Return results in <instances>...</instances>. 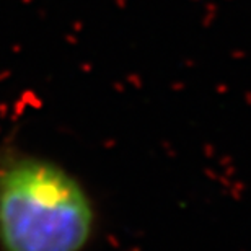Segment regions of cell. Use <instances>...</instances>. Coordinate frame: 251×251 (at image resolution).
Here are the masks:
<instances>
[{"label":"cell","mask_w":251,"mask_h":251,"mask_svg":"<svg viewBox=\"0 0 251 251\" xmlns=\"http://www.w3.org/2000/svg\"><path fill=\"white\" fill-rule=\"evenodd\" d=\"M97 227L88 191L51 158L0 147V250L83 251Z\"/></svg>","instance_id":"obj_1"}]
</instances>
